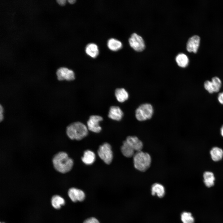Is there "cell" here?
Returning <instances> with one entry per match:
<instances>
[{
	"mask_svg": "<svg viewBox=\"0 0 223 223\" xmlns=\"http://www.w3.org/2000/svg\"><path fill=\"white\" fill-rule=\"evenodd\" d=\"M203 86L205 90L210 94L214 93L213 85L211 81L207 80L205 81Z\"/></svg>",
	"mask_w": 223,
	"mask_h": 223,
	"instance_id": "25",
	"label": "cell"
},
{
	"mask_svg": "<svg viewBox=\"0 0 223 223\" xmlns=\"http://www.w3.org/2000/svg\"><path fill=\"white\" fill-rule=\"evenodd\" d=\"M56 74L57 79L60 81L64 80L71 81L75 78L73 71L65 67H61L58 69Z\"/></svg>",
	"mask_w": 223,
	"mask_h": 223,
	"instance_id": "8",
	"label": "cell"
},
{
	"mask_svg": "<svg viewBox=\"0 0 223 223\" xmlns=\"http://www.w3.org/2000/svg\"><path fill=\"white\" fill-rule=\"evenodd\" d=\"M115 95L118 101L123 102L129 98L127 92L124 88H118L115 91Z\"/></svg>",
	"mask_w": 223,
	"mask_h": 223,
	"instance_id": "17",
	"label": "cell"
},
{
	"mask_svg": "<svg viewBox=\"0 0 223 223\" xmlns=\"http://www.w3.org/2000/svg\"><path fill=\"white\" fill-rule=\"evenodd\" d=\"M0 223H1V222Z\"/></svg>",
	"mask_w": 223,
	"mask_h": 223,
	"instance_id": "32",
	"label": "cell"
},
{
	"mask_svg": "<svg viewBox=\"0 0 223 223\" xmlns=\"http://www.w3.org/2000/svg\"><path fill=\"white\" fill-rule=\"evenodd\" d=\"M211 81L213 85L214 93L218 92L221 87L222 82L221 79L217 77H213Z\"/></svg>",
	"mask_w": 223,
	"mask_h": 223,
	"instance_id": "24",
	"label": "cell"
},
{
	"mask_svg": "<svg viewBox=\"0 0 223 223\" xmlns=\"http://www.w3.org/2000/svg\"><path fill=\"white\" fill-rule=\"evenodd\" d=\"M221 135L223 137V125L222 126L221 129Z\"/></svg>",
	"mask_w": 223,
	"mask_h": 223,
	"instance_id": "31",
	"label": "cell"
},
{
	"mask_svg": "<svg viewBox=\"0 0 223 223\" xmlns=\"http://www.w3.org/2000/svg\"><path fill=\"white\" fill-rule=\"evenodd\" d=\"M76 1L75 0H68V2L70 4H73Z\"/></svg>",
	"mask_w": 223,
	"mask_h": 223,
	"instance_id": "30",
	"label": "cell"
},
{
	"mask_svg": "<svg viewBox=\"0 0 223 223\" xmlns=\"http://www.w3.org/2000/svg\"><path fill=\"white\" fill-rule=\"evenodd\" d=\"M203 182L207 187H210L214 186L215 178L212 173L206 171L203 173Z\"/></svg>",
	"mask_w": 223,
	"mask_h": 223,
	"instance_id": "18",
	"label": "cell"
},
{
	"mask_svg": "<svg viewBox=\"0 0 223 223\" xmlns=\"http://www.w3.org/2000/svg\"><path fill=\"white\" fill-rule=\"evenodd\" d=\"M103 120L102 117L99 116H91L87 122V127L88 129L94 133L99 132L102 128L99 125V122Z\"/></svg>",
	"mask_w": 223,
	"mask_h": 223,
	"instance_id": "7",
	"label": "cell"
},
{
	"mask_svg": "<svg viewBox=\"0 0 223 223\" xmlns=\"http://www.w3.org/2000/svg\"><path fill=\"white\" fill-rule=\"evenodd\" d=\"M108 48L113 51H116L120 49L122 47V44L119 41L115 38L109 39L107 43Z\"/></svg>",
	"mask_w": 223,
	"mask_h": 223,
	"instance_id": "20",
	"label": "cell"
},
{
	"mask_svg": "<svg viewBox=\"0 0 223 223\" xmlns=\"http://www.w3.org/2000/svg\"><path fill=\"white\" fill-rule=\"evenodd\" d=\"M212 159L214 161H218L221 160L223 156V150L218 147H214L210 151Z\"/></svg>",
	"mask_w": 223,
	"mask_h": 223,
	"instance_id": "19",
	"label": "cell"
},
{
	"mask_svg": "<svg viewBox=\"0 0 223 223\" xmlns=\"http://www.w3.org/2000/svg\"><path fill=\"white\" fill-rule=\"evenodd\" d=\"M125 141L137 152L141 151L143 148L142 142L137 137L128 136Z\"/></svg>",
	"mask_w": 223,
	"mask_h": 223,
	"instance_id": "11",
	"label": "cell"
},
{
	"mask_svg": "<svg viewBox=\"0 0 223 223\" xmlns=\"http://www.w3.org/2000/svg\"><path fill=\"white\" fill-rule=\"evenodd\" d=\"M66 131L67 136L71 139L80 140L87 135L88 129L82 123L77 122L68 126Z\"/></svg>",
	"mask_w": 223,
	"mask_h": 223,
	"instance_id": "2",
	"label": "cell"
},
{
	"mask_svg": "<svg viewBox=\"0 0 223 223\" xmlns=\"http://www.w3.org/2000/svg\"><path fill=\"white\" fill-rule=\"evenodd\" d=\"M86 53L92 58H95L99 54V50L97 46L93 43L88 44L85 49Z\"/></svg>",
	"mask_w": 223,
	"mask_h": 223,
	"instance_id": "16",
	"label": "cell"
},
{
	"mask_svg": "<svg viewBox=\"0 0 223 223\" xmlns=\"http://www.w3.org/2000/svg\"><path fill=\"white\" fill-rule=\"evenodd\" d=\"M217 99L219 102L223 105V92L219 94Z\"/></svg>",
	"mask_w": 223,
	"mask_h": 223,
	"instance_id": "27",
	"label": "cell"
},
{
	"mask_svg": "<svg viewBox=\"0 0 223 223\" xmlns=\"http://www.w3.org/2000/svg\"><path fill=\"white\" fill-rule=\"evenodd\" d=\"M56 2L60 5L64 6L65 5L66 2L65 0H57Z\"/></svg>",
	"mask_w": 223,
	"mask_h": 223,
	"instance_id": "29",
	"label": "cell"
},
{
	"mask_svg": "<svg viewBox=\"0 0 223 223\" xmlns=\"http://www.w3.org/2000/svg\"><path fill=\"white\" fill-rule=\"evenodd\" d=\"M95 155L92 151L87 150L85 151L81 160L82 162L87 165L91 164L94 162Z\"/></svg>",
	"mask_w": 223,
	"mask_h": 223,
	"instance_id": "13",
	"label": "cell"
},
{
	"mask_svg": "<svg viewBox=\"0 0 223 223\" xmlns=\"http://www.w3.org/2000/svg\"><path fill=\"white\" fill-rule=\"evenodd\" d=\"M153 109L149 103H144L140 105L136 110L135 117L139 121H144L150 119L153 114Z\"/></svg>",
	"mask_w": 223,
	"mask_h": 223,
	"instance_id": "4",
	"label": "cell"
},
{
	"mask_svg": "<svg viewBox=\"0 0 223 223\" xmlns=\"http://www.w3.org/2000/svg\"><path fill=\"white\" fill-rule=\"evenodd\" d=\"M83 223H100L94 217H90L85 220Z\"/></svg>",
	"mask_w": 223,
	"mask_h": 223,
	"instance_id": "26",
	"label": "cell"
},
{
	"mask_svg": "<svg viewBox=\"0 0 223 223\" xmlns=\"http://www.w3.org/2000/svg\"><path fill=\"white\" fill-rule=\"evenodd\" d=\"M121 150L123 155L127 157H131L135 154V151L126 141L123 142Z\"/></svg>",
	"mask_w": 223,
	"mask_h": 223,
	"instance_id": "14",
	"label": "cell"
},
{
	"mask_svg": "<svg viewBox=\"0 0 223 223\" xmlns=\"http://www.w3.org/2000/svg\"><path fill=\"white\" fill-rule=\"evenodd\" d=\"M151 194L152 195L156 194L158 197L161 198L163 197L165 193L164 186L158 183L154 184L151 186Z\"/></svg>",
	"mask_w": 223,
	"mask_h": 223,
	"instance_id": "15",
	"label": "cell"
},
{
	"mask_svg": "<svg viewBox=\"0 0 223 223\" xmlns=\"http://www.w3.org/2000/svg\"><path fill=\"white\" fill-rule=\"evenodd\" d=\"M3 107L0 105V121H2L3 119Z\"/></svg>",
	"mask_w": 223,
	"mask_h": 223,
	"instance_id": "28",
	"label": "cell"
},
{
	"mask_svg": "<svg viewBox=\"0 0 223 223\" xmlns=\"http://www.w3.org/2000/svg\"><path fill=\"white\" fill-rule=\"evenodd\" d=\"M123 115V112L119 107L113 106L110 108L108 116L112 120L119 121L121 119Z\"/></svg>",
	"mask_w": 223,
	"mask_h": 223,
	"instance_id": "12",
	"label": "cell"
},
{
	"mask_svg": "<svg viewBox=\"0 0 223 223\" xmlns=\"http://www.w3.org/2000/svg\"><path fill=\"white\" fill-rule=\"evenodd\" d=\"M133 156L134 166L138 170L144 172L150 167L151 160L148 153L141 151L137 152Z\"/></svg>",
	"mask_w": 223,
	"mask_h": 223,
	"instance_id": "3",
	"label": "cell"
},
{
	"mask_svg": "<svg viewBox=\"0 0 223 223\" xmlns=\"http://www.w3.org/2000/svg\"><path fill=\"white\" fill-rule=\"evenodd\" d=\"M176 61L178 65L182 68L186 67L189 63L188 57L183 53L178 54L176 57Z\"/></svg>",
	"mask_w": 223,
	"mask_h": 223,
	"instance_id": "21",
	"label": "cell"
},
{
	"mask_svg": "<svg viewBox=\"0 0 223 223\" xmlns=\"http://www.w3.org/2000/svg\"><path fill=\"white\" fill-rule=\"evenodd\" d=\"M200 38L197 35H194L189 38L186 44V49L189 52L196 53L200 43Z\"/></svg>",
	"mask_w": 223,
	"mask_h": 223,
	"instance_id": "10",
	"label": "cell"
},
{
	"mask_svg": "<svg viewBox=\"0 0 223 223\" xmlns=\"http://www.w3.org/2000/svg\"><path fill=\"white\" fill-rule=\"evenodd\" d=\"M98 153L100 158L106 164H110L113 159L111 147L108 143H105L99 147Z\"/></svg>",
	"mask_w": 223,
	"mask_h": 223,
	"instance_id": "5",
	"label": "cell"
},
{
	"mask_svg": "<svg viewBox=\"0 0 223 223\" xmlns=\"http://www.w3.org/2000/svg\"><path fill=\"white\" fill-rule=\"evenodd\" d=\"M52 162L55 169L58 172L64 173L68 172L72 168L73 162L67 154L60 151L53 157Z\"/></svg>",
	"mask_w": 223,
	"mask_h": 223,
	"instance_id": "1",
	"label": "cell"
},
{
	"mask_svg": "<svg viewBox=\"0 0 223 223\" xmlns=\"http://www.w3.org/2000/svg\"><path fill=\"white\" fill-rule=\"evenodd\" d=\"M52 206L55 209H59L62 205H64L65 203L64 199L58 195L53 196L51 199Z\"/></svg>",
	"mask_w": 223,
	"mask_h": 223,
	"instance_id": "22",
	"label": "cell"
},
{
	"mask_svg": "<svg viewBox=\"0 0 223 223\" xmlns=\"http://www.w3.org/2000/svg\"><path fill=\"white\" fill-rule=\"evenodd\" d=\"M68 194L71 200L74 202L83 201L85 196V193L82 190L75 188L69 189Z\"/></svg>",
	"mask_w": 223,
	"mask_h": 223,
	"instance_id": "9",
	"label": "cell"
},
{
	"mask_svg": "<svg viewBox=\"0 0 223 223\" xmlns=\"http://www.w3.org/2000/svg\"><path fill=\"white\" fill-rule=\"evenodd\" d=\"M130 46L134 50L138 51L143 50L145 47V44L142 37L137 33H133L129 39Z\"/></svg>",
	"mask_w": 223,
	"mask_h": 223,
	"instance_id": "6",
	"label": "cell"
},
{
	"mask_svg": "<svg viewBox=\"0 0 223 223\" xmlns=\"http://www.w3.org/2000/svg\"><path fill=\"white\" fill-rule=\"evenodd\" d=\"M181 219L183 223H194V219L190 212H184L181 215Z\"/></svg>",
	"mask_w": 223,
	"mask_h": 223,
	"instance_id": "23",
	"label": "cell"
}]
</instances>
